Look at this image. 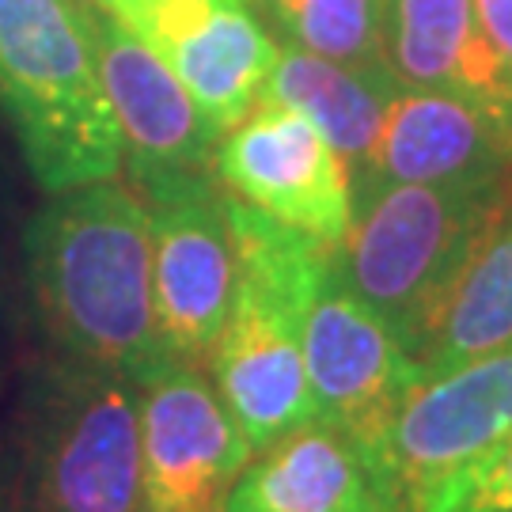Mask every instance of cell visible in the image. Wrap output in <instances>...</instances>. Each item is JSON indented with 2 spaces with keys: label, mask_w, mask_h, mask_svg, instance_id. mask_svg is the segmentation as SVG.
Masks as SVG:
<instances>
[{
  "label": "cell",
  "mask_w": 512,
  "mask_h": 512,
  "mask_svg": "<svg viewBox=\"0 0 512 512\" xmlns=\"http://www.w3.org/2000/svg\"><path fill=\"white\" fill-rule=\"evenodd\" d=\"M167 61L205 118L224 133L255 107L277 42L247 0H95Z\"/></svg>",
  "instance_id": "obj_11"
},
{
  "label": "cell",
  "mask_w": 512,
  "mask_h": 512,
  "mask_svg": "<svg viewBox=\"0 0 512 512\" xmlns=\"http://www.w3.org/2000/svg\"><path fill=\"white\" fill-rule=\"evenodd\" d=\"M95 61L107 103L122 129V152L133 186L209 175L220 129L205 118L183 80L145 38H137L118 16L88 0Z\"/></svg>",
  "instance_id": "obj_12"
},
{
  "label": "cell",
  "mask_w": 512,
  "mask_h": 512,
  "mask_svg": "<svg viewBox=\"0 0 512 512\" xmlns=\"http://www.w3.org/2000/svg\"><path fill=\"white\" fill-rule=\"evenodd\" d=\"M475 16L482 35L490 38V46L512 73V0H475Z\"/></svg>",
  "instance_id": "obj_20"
},
{
  "label": "cell",
  "mask_w": 512,
  "mask_h": 512,
  "mask_svg": "<svg viewBox=\"0 0 512 512\" xmlns=\"http://www.w3.org/2000/svg\"><path fill=\"white\" fill-rule=\"evenodd\" d=\"M152 220L156 327L167 361L209 365L236 300V243L217 175H179L137 186Z\"/></svg>",
  "instance_id": "obj_6"
},
{
  "label": "cell",
  "mask_w": 512,
  "mask_h": 512,
  "mask_svg": "<svg viewBox=\"0 0 512 512\" xmlns=\"http://www.w3.org/2000/svg\"><path fill=\"white\" fill-rule=\"evenodd\" d=\"M380 46L403 92L459 95L512 126V73L482 35L475 0H380Z\"/></svg>",
  "instance_id": "obj_15"
},
{
  "label": "cell",
  "mask_w": 512,
  "mask_h": 512,
  "mask_svg": "<svg viewBox=\"0 0 512 512\" xmlns=\"http://www.w3.org/2000/svg\"><path fill=\"white\" fill-rule=\"evenodd\" d=\"M27 512H141V403L118 372L57 357L27 399Z\"/></svg>",
  "instance_id": "obj_5"
},
{
  "label": "cell",
  "mask_w": 512,
  "mask_h": 512,
  "mask_svg": "<svg viewBox=\"0 0 512 512\" xmlns=\"http://www.w3.org/2000/svg\"><path fill=\"white\" fill-rule=\"evenodd\" d=\"M418 512H512V437L440 482Z\"/></svg>",
  "instance_id": "obj_19"
},
{
  "label": "cell",
  "mask_w": 512,
  "mask_h": 512,
  "mask_svg": "<svg viewBox=\"0 0 512 512\" xmlns=\"http://www.w3.org/2000/svg\"><path fill=\"white\" fill-rule=\"evenodd\" d=\"M217 183L266 217L323 243H342L353 217V183L346 160L323 141L304 114L258 99L213 156Z\"/></svg>",
  "instance_id": "obj_8"
},
{
  "label": "cell",
  "mask_w": 512,
  "mask_h": 512,
  "mask_svg": "<svg viewBox=\"0 0 512 512\" xmlns=\"http://www.w3.org/2000/svg\"><path fill=\"white\" fill-rule=\"evenodd\" d=\"M501 202V183H384L353 194L338 266L406 353Z\"/></svg>",
  "instance_id": "obj_4"
},
{
  "label": "cell",
  "mask_w": 512,
  "mask_h": 512,
  "mask_svg": "<svg viewBox=\"0 0 512 512\" xmlns=\"http://www.w3.org/2000/svg\"><path fill=\"white\" fill-rule=\"evenodd\" d=\"M27 289L57 357L145 384L167 365L152 289V220L126 179L46 194L23 232Z\"/></svg>",
  "instance_id": "obj_1"
},
{
  "label": "cell",
  "mask_w": 512,
  "mask_h": 512,
  "mask_svg": "<svg viewBox=\"0 0 512 512\" xmlns=\"http://www.w3.org/2000/svg\"><path fill=\"white\" fill-rule=\"evenodd\" d=\"M512 126L444 92H399L384 110L376 145L349 171L353 194L384 183H501Z\"/></svg>",
  "instance_id": "obj_13"
},
{
  "label": "cell",
  "mask_w": 512,
  "mask_h": 512,
  "mask_svg": "<svg viewBox=\"0 0 512 512\" xmlns=\"http://www.w3.org/2000/svg\"><path fill=\"white\" fill-rule=\"evenodd\" d=\"M277 42L300 46L357 73L391 76L380 46V0H255Z\"/></svg>",
  "instance_id": "obj_18"
},
{
  "label": "cell",
  "mask_w": 512,
  "mask_h": 512,
  "mask_svg": "<svg viewBox=\"0 0 512 512\" xmlns=\"http://www.w3.org/2000/svg\"><path fill=\"white\" fill-rule=\"evenodd\" d=\"M512 437V349L414 384L391 421L376 467L403 512Z\"/></svg>",
  "instance_id": "obj_10"
},
{
  "label": "cell",
  "mask_w": 512,
  "mask_h": 512,
  "mask_svg": "<svg viewBox=\"0 0 512 512\" xmlns=\"http://www.w3.org/2000/svg\"><path fill=\"white\" fill-rule=\"evenodd\" d=\"M141 512H224L251 444L220 403L209 372L183 361L137 384Z\"/></svg>",
  "instance_id": "obj_9"
},
{
  "label": "cell",
  "mask_w": 512,
  "mask_h": 512,
  "mask_svg": "<svg viewBox=\"0 0 512 512\" xmlns=\"http://www.w3.org/2000/svg\"><path fill=\"white\" fill-rule=\"evenodd\" d=\"M224 213L239 277L205 372L251 452H258L315 418L304 372V315L342 243L304 236L228 190Z\"/></svg>",
  "instance_id": "obj_2"
},
{
  "label": "cell",
  "mask_w": 512,
  "mask_h": 512,
  "mask_svg": "<svg viewBox=\"0 0 512 512\" xmlns=\"http://www.w3.org/2000/svg\"><path fill=\"white\" fill-rule=\"evenodd\" d=\"M247 4H251V8H255V0H247Z\"/></svg>",
  "instance_id": "obj_21"
},
{
  "label": "cell",
  "mask_w": 512,
  "mask_h": 512,
  "mask_svg": "<svg viewBox=\"0 0 512 512\" xmlns=\"http://www.w3.org/2000/svg\"><path fill=\"white\" fill-rule=\"evenodd\" d=\"M399 92L403 88L391 76L357 73L281 42L262 99H274L281 107L304 114L353 171L372 152L387 103Z\"/></svg>",
  "instance_id": "obj_17"
},
{
  "label": "cell",
  "mask_w": 512,
  "mask_h": 512,
  "mask_svg": "<svg viewBox=\"0 0 512 512\" xmlns=\"http://www.w3.org/2000/svg\"><path fill=\"white\" fill-rule=\"evenodd\" d=\"M304 372L315 418L338 425L376 459L414 387V361L384 315L349 289L338 255L304 315Z\"/></svg>",
  "instance_id": "obj_7"
},
{
  "label": "cell",
  "mask_w": 512,
  "mask_h": 512,
  "mask_svg": "<svg viewBox=\"0 0 512 512\" xmlns=\"http://www.w3.org/2000/svg\"><path fill=\"white\" fill-rule=\"evenodd\" d=\"M224 512H403V505L357 440L311 418L251 452Z\"/></svg>",
  "instance_id": "obj_14"
},
{
  "label": "cell",
  "mask_w": 512,
  "mask_h": 512,
  "mask_svg": "<svg viewBox=\"0 0 512 512\" xmlns=\"http://www.w3.org/2000/svg\"><path fill=\"white\" fill-rule=\"evenodd\" d=\"M0 107L46 194L122 175L88 0H0Z\"/></svg>",
  "instance_id": "obj_3"
},
{
  "label": "cell",
  "mask_w": 512,
  "mask_h": 512,
  "mask_svg": "<svg viewBox=\"0 0 512 512\" xmlns=\"http://www.w3.org/2000/svg\"><path fill=\"white\" fill-rule=\"evenodd\" d=\"M512 349V202L478 232L433 315L410 349L414 384L437 380L459 365Z\"/></svg>",
  "instance_id": "obj_16"
}]
</instances>
